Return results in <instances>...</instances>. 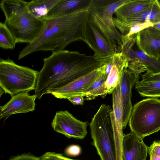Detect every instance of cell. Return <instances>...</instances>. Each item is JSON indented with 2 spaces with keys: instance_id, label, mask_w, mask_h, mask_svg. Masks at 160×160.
I'll use <instances>...</instances> for the list:
<instances>
[{
  "instance_id": "obj_1",
  "label": "cell",
  "mask_w": 160,
  "mask_h": 160,
  "mask_svg": "<svg viewBox=\"0 0 160 160\" xmlns=\"http://www.w3.org/2000/svg\"><path fill=\"white\" fill-rule=\"evenodd\" d=\"M43 60L35 90L38 99L48 91L68 84L100 67L105 62L94 55L64 50L52 52Z\"/></svg>"
},
{
  "instance_id": "obj_2",
  "label": "cell",
  "mask_w": 160,
  "mask_h": 160,
  "mask_svg": "<svg viewBox=\"0 0 160 160\" xmlns=\"http://www.w3.org/2000/svg\"><path fill=\"white\" fill-rule=\"evenodd\" d=\"M89 17L88 9L68 15L45 19V28L40 36L28 44L19 52L18 60L38 51L62 50L72 42H85L86 24Z\"/></svg>"
},
{
  "instance_id": "obj_3",
  "label": "cell",
  "mask_w": 160,
  "mask_h": 160,
  "mask_svg": "<svg viewBox=\"0 0 160 160\" xmlns=\"http://www.w3.org/2000/svg\"><path fill=\"white\" fill-rule=\"evenodd\" d=\"M27 2L22 0H2L0 8L5 16L4 22L17 43H31L40 35L46 24L29 10Z\"/></svg>"
},
{
  "instance_id": "obj_4",
  "label": "cell",
  "mask_w": 160,
  "mask_h": 160,
  "mask_svg": "<svg viewBox=\"0 0 160 160\" xmlns=\"http://www.w3.org/2000/svg\"><path fill=\"white\" fill-rule=\"evenodd\" d=\"M112 112L109 105L102 104L90 124L92 143L101 160H117Z\"/></svg>"
},
{
  "instance_id": "obj_5",
  "label": "cell",
  "mask_w": 160,
  "mask_h": 160,
  "mask_svg": "<svg viewBox=\"0 0 160 160\" xmlns=\"http://www.w3.org/2000/svg\"><path fill=\"white\" fill-rule=\"evenodd\" d=\"M38 72L16 64L10 59H0V86L5 93L11 96L35 90Z\"/></svg>"
},
{
  "instance_id": "obj_6",
  "label": "cell",
  "mask_w": 160,
  "mask_h": 160,
  "mask_svg": "<svg viewBox=\"0 0 160 160\" xmlns=\"http://www.w3.org/2000/svg\"><path fill=\"white\" fill-rule=\"evenodd\" d=\"M131 131L143 139L160 130V100L148 98L132 107L128 121Z\"/></svg>"
},
{
  "instance_id": "obj_7",
  "label": "cell",
  "mask_w": 160,
  "mask_h": 160,
  "mask_svg": "<svg viewBox=\"0 0 160 160\" xmlns=\"http://www.w3.org/2000/svg\"><path fill=\"white\" fill-rule=\"evenodd\" d=\"M128 0H92L88 9L93 22L121 47L122 35L113 22L112 15Z\"/></svg>"
},
{
  "instance_id": "obj_8",
  "label": "cell",
  "mask_w": 160,
  "mask_h": 160,
  "mask_svg": "<svg viewBox=\"0 0 160 160\" xmlns=\"http://www.w3.org/2000/svg\"><path fill=\"white\" fill-rule=\"evenodd\" d=\"M94 52L97 59L105 60L115 53L121 52L112 40L102 32L89 17L85 30V42Z\"/></svg>"
},
{
  "instance_id": "obj_9",
  "label": "cell",
  "mask_w": 160,
  "mask_h": 160,
  "mask_svg": "<svg viewBox=\"0 0 160 160\" xmlns=\"http://www.w3.org/2000/svg\"><path fill=\"white\" fill-rule=\"evenodd\" d=\"M88 122L76 118L68 111L57 112L51 123L53 130L68 138L83 139L87 134Z\"/></svg>"
},
{
  "instance_id": "obj_10",
  "label": "cell",
  "mask_w": 160,
  "mask_h": 160,
  "mask_svg": "<svg viewBox=\"0 0 160 160\" xmlns=\"http://www.w3.org/2000/svg\"><path fill=\"white\" fill-rule=\"evenodd\" d=\"M102 72V66L61 88L48 91L59 99H67L75 95L84 97L85 92L100 76Z\"/></svg>"
},
{
  "instance_id": "obj_11",
  "label": "cell",
  "mask_w": 160,
  "mask_h": 160,
  "mask_svg": "<svg viewBox=\"0 0 160 160\" xmlns=\"http://www.w3.org/2000/svg\"><path fill=\"white\" fill-rule=\"evenodd\" d=\"M11 99L0 106V118L6 120L12 115L26 113L35 110L37 95H29L28 92H22L11 96Z\"/></svg>"
},
{
  "instance_id": "obj_12",
  "label": "cell",
  "mask_w": 160,
  "mask_h": 160,
  "mask_svg": "<svg viewBox=\"0 0 160 160\" xmlns=\"http://www.w3.org/2000/svg\"><path fill=\"white\" fill-rule=\"evenodd\" d=\"M136 44L139 50L147 55L158 60L160 57V32L152 27L138 33Z\"/></svg>"
},
{
  "instance_id": "obj_13",
  "label": "cell",
  "mask_w": 160,
  "mask_h": 160,
  "mask_svg": "<svg viewBox=\"0 0 160 160\" xmlns=\"http://www.w3.org/2000/svg\"><path fill=\"white\" fill-rule=\"evenodd\" d=\"M148 147L143 139L133 132L124 134L122 144V160H146Z\"/></svg>"
},
{
  "instance_id": "obj_14",
  "label": "cell",
  "mask_w": 160,
  "mask_h": 160,
  "mask_svg": "<svg viewBox=\"0 0 160 160\" xmlns=\"http://www.w3.org/2000/svg\"><path fill=\"white\" fill-rule=\"evenodd\" d=\"M127 68L123 70L120 82V92L123 107V128H126L128 122L132 106L131 101V90L133 85L138 80Z\"/></svg>"
},
{
  "instance_id": "obj_15",
  "label": "cell",
  "mask_w": 160,
  "mask_h": 160,
  "mask_svg": "<svg viewBox=\"0 0 160 160\" xmlns=\"http://www.w3.org/2000/svg\"><path fill=\"white\" fill-rule=\"evenodd\" d=\"M112 111L116 122L118 137L115 142L117 160H122V144L124 133L123 132V107L120 92V83L112 93Z\"/></svg>"
},
{
  "instance_id": "obj_16",
  "label": "cell",
  "mask_w": 160,
  "mask_h": 160,
  "mask_svg": "<svg viewBox=\"0 0 160 160\" xmlns=\"http://www.w3.org/2000/svg\"><path fill=\"white\" fill-rule=\"evenodd\" d=\"M92 1V0H59L48 13L45 20L88 9Z\"/></svg>"
},
{
  "instance_id": "obj_17",
  "label": "cell",
  "mask_w": 160,
  "mask_h": 160,
  "mask_svg": "<svg viewBox=\"0 0 160 160\" xmlns=\"http://www.w3.org/2000/svg\"><path fill=\"white\" fill-rule=\"evenodd\" d=\"M112 67L105 82L108 94L112 93L117 86L120 83L123 71L128 68V61L121 52L115 53L112 57Z\"/></svg>"
},
{
  "instance_id": "obj_18",
  "label": "cell",
  "mask_w": 160,
  "mask_h": 160,
  "mask_svg": "<svg viewBox=\"0 0 160 160\" xmlns=\"http://www.w3.org/2000/svg\"><path fill=\"white\" fill-rule=\"evenodd\" d=\"M154 0H128L115 12L116 18L124 20L145 9Z\"/></svg>"
},
{
  "instance_id": "obj_19",
  "label": "cell",
  "mask_w": 160,
  "mask_h": 160,
  "mask_svg": "<svg viewBox=\"0 0 160 160\" xmlns=\"http://www.w3.org/2000/svg\"><path fill=\"white\" fill-rule=\"evenodd\" d=\"M124 20L129 22L150 21L153 24L160 22V2L154 0L148 8Z\"/></svg>"
},
{
  "instance_id": "obj_20",
  "label": "cell",
  "mask_w": 160,
  "mask_h": 160,
  "mask_svg": "<svg viewBox=\"0 0 160 160\" xmlns=\"http://www.w3.org/2000/svg\"><path fill=\"white\" fill-rule=\"evenodd\" d=\"M59 0H33L27 2L29 10L36 17L45 20L47 14Z\"/></svg>"
},
{
  "instance_id": "obj_21",
  "label": "cell",
  "mask_w": 160,
  "mask_h": 160,
  "mask_svg": "<svg viewBox=\"0 0 160 160\" xmlns=\"http://www.w3.org/2000/svg\"><path fill=\"white\" fill-rule=\"evenodd\" d=\"M103 65L102 66V73L85 92L84 96L86 98L85 100L94 99L99 96L104 98L108 94L105 86L107 77L104 72Z\"/></svg>"
},
{
  "instance_id": "obj_22",
  "label": "cell",
  "mask_w": 160,
  "mask_h": 160,
  "mask_svg": "<svg viewBox=\"0 0 160 160\" xmlns=\"http://www.w3.org/2000/svg\"><path fill=\"white\" fill-rule=\"evenodd\" d=\"M135 88L142 97H160V81L142 82L138 80L135 84Z\"/></svg>"
},
{
  "instance_id": "obj_23",
  "label": "cell",
  "mask_w": 160,
  "mask_h": 160,
  "mask_svg": "<svg viewBox=\"0 0 160 160\" xmlns=\"http://www.w3.org/2000/svg\"><path fill=\"white\" fill-rule=\"evenodd\" d=\"M134 54L145 66L147 69L146 73L156 74L160 73V61L149 56L141 51L133 49Z\"/></svg>"
},
{
  "instance_id": "obj_24",
  "label": "cell",
  "mask_w": 160,
  "mask_h": 160,
  "mask_svg": "<svg viewBox=\"0 0 160 160\" xmlns=\"http://www.w3.org/2000/svg\"><path fill=\"white\" fill-rule=\"evenodd\" d=\"M17 43L16 40L5 23L0 22V47L4 49H13Z\"/></svg>"
},
{
  "instance_id": "obj_25",
  "label": "cell",
  "mask_w": 160,
  "mask_h": 160,
  "mask_svg": "<svg viewBox=\"0 0 160 160\" xmlns=\"http://www.w3.org/2000/svg\"><path fill=\"white\" fill-rule=\"evenodd\" d=\"M137 34H134L129 37L122 35L121 52L125 56L128 62L136 58L132 47L136 42Z\"/></svg>"
},
{
  "instance_id": "obj_26",
  "label": "cell",
  "mask_w": 160,
  "mask_h": 160,
  "mask_svg": "<svg viewBox=\"0 0 160 160\" xmlns=\"http://www.w3.org/2000/svg\"><path fill=\"white\" fill-rule=\"evenodd\" d=\"M127 68L136 77H139L142 73L147 71L145 66L139 59H135L128 62Z\"/></svg>"
},
{
  "instance_id": "obj_27",
  "label": "cell",
  "mask_w": 160,
  "mask_h": 160,
  "mask_svg": "<svg viewBox=\"0 0 160 160\" xmlns=\"http://www.w3.org/2000/svg\"><path fill=\"white\" fill-rule=\"evenodd\" d=\"M150 160H160V141H154L148 147Z\"/></svg>"
},
{
  "instance_id": "obj_28",
  "label": "cell",
  "mask_w": 160,
  "mask_h": 160,
  "mask_svg": "<svg viewBox=\"0 0 160 160\" xmlns=\"http://www.w3.org/2000/svg\"><path fill=\"white\" fill-rule=\"evenodd\" d=\"M40 160H80L73 159L63 156L62 154L48 152L40 157Z\"/></svg>"
},
{
  "instance_id": "obj_29",
  "label": "cell",
  "mask_w": 160,
  "mask_h": 160,
  "mask_svg": "<svg viewBox=\"0 0 160 160\" xmlns=\"http://www.w3.org/2000/svg\"><path fill=\"white\" fill-rule=\"evenodd\" d=\"M81 152L80 147L77 145H71L68 146L65 149V153L69 157L78 156Z\"/></svg>"
},
{
  "instance_id": "obj_30",
  "label": "cell",
  "mask_w": 160,
  "mask_h": 160,
  "mask_svg": "<svg viewBox=\"0 0 160 160\" xmlns=\"http://www.w3.org/2000/svg\"><path fill=\"white\" fill-rule=\"evenodd\" d=\"M142 82L154 81H160V73L156 74H149L145 73L142 75Z\"/></svg>"
},
{
  "instance_id": "obj_31",
  "label": "cell",
  "mask_w": 160,
  "mask_h": 160,
  "mask_svg": "<svg viewBox=\"0 0 160 160\" xmlns=\"http://www.w3.org/2000/svg\"><path fill=\"white\" fill-rule=\"evenodd\" d=\"M10 160H40V157L30 154H24L14 157Z\"/></svg>"
},
{
  "instance_id": "obj_32",
  "label": "cell",
  "mask_w": 160,
  "mask_h": 160,
  "mask_svg": "<svg viewBox=\"0 0 160 160\" xmlns=\"http://www.w3.org/2000/svg\"><path fill=\"white\" fill-rule=\"evenodd\" d=\"M84 97L82 95H75L69 97L67 99L74 105H82L84 103Z\"/></svg>"
},
{
  "instance_id": "obj_33",
  "label": "cell",
  "mask_w": 160,
  "mask_h": 160,
  "mask_svg": "<svg viewBox=\"0 0 160 160\" xmlns=\"http://www.w3.org/2000/svg\"><path fill=\"white\" fill-rule=\"evenodd\" d=\"M152 27L160 32V22L154 24Z\"/></svg>"
},
{
  "instance_id": "obj_34",
  "label": "cell",
  "mask_w": 160,
  "mask_h": 160,
  "mask_svg": "<svg viewBox=\"0 0 160 160\" xmlns=\"http://www.w3.org/2000/svg\"><path fill=\"white\" fill-rule=\"evenodd\" d=\"M159 61H160V57L159 58V59H158V60Z\"/></svg>"
}]
</instances>
